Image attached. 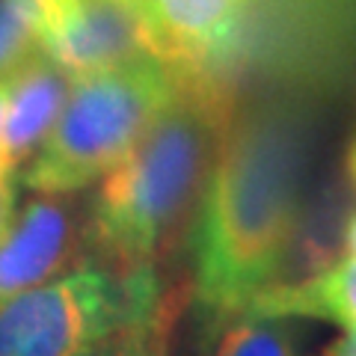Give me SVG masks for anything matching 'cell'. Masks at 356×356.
Instances as JSON below:
<instances>
[{"label": "cell", "instance_id": "8fae6325", "mask_svg": "<svg viewBox=\"0 0 356 356\" xmlns=\"http://www.w3.org/2000/svg\"><path fill=\"white\" fill-rule=\"evenodd\" d=\"M214 356H300L294 321L235 315L226 321Z\"/></svg>", "mask_w": 356, "mask_h": 356}, {"label": "cell", "instance_id": "2e32d148", "mask_svg": "<svg viewBox=\"0 0 356 356\" xmlns=\"http://www.w3.org/2000/svg\"><path fill=\"white\" fill-rule=\"evenodd\" d=\"M324 356H356V332H344L341 339L330 344Z\"/></svg>", "mask_w": 356, "mask_h": 356}, {"label": "cell", "instance_id": "5b68a950", "mask_svg": "<svg viewBox=\"0 0 356 356\" xmlns=\"http://www.w3.org/2000/svg\"><path fill=\"white\" fill-rule=\"evenodd\" d=\"M158 312L152 267H74L0 309V356H83Z\"/></svg>", "mask_w": 356, "mask_h": 356}, {"label": "cell", "instance_id": "ba28073f", "mask_svg": "<svg viewBox=\"0 0 356 356\" xmlns=\"http://www.w3.org/2000/svg\"><path fill=\"white\" fill-rule=\"evenodd\" d=\"M72 247V217L54 196H39L15 211L0 241V309L57 276Z\"/></svg>", "mask_w": 356, "mask_h": 356}, {"label": "cell", "instance_id": "7c38bea8", "mask_svg": "<svg viewBox=\"0 0 356 356\" xmlns=\"http://www.w3.org/2000/svg\"><path fill=\"white\" fill-rule=\"evenodd\" d=\"M42 51V21L30 0H0V81Z\"/></svg>", "mask_w": 356, "mask_h": 356}, {"label": "cell", "instance_id": "52a82bcc", "mask_svg": "<svg viewBox=\"0 0 356 356\" xmlns=\"http://www.w3.org/2000/svg\"><path fill=\"white\" fill-rule=\"evenodd\" d=\"M42 51L72 81H81L143 57L146 44L131 0H77L69 27Z\"/></svg>", "mask_w": 356, "mask_h": 356}, {"label": "cell", "instance_id": "e0dca14e", "mask_svg": "<svg viewBox=\"0 0 356 356\" xmlns=\"http://www.w3.org/2000/svg\"><path fill=\"white\" fill-rule=\"evenodd\" d=\"M341 243H344V250H348V255H356V211L341 226Z\"/></svg>", "mask_w": 356, "mask_h": 356}, {"label": "cell", "instance_id": "9a60e30c", "mask_svg": "<svg viewBox=\"0 0 356 356\" xmlns=\"http://www.w3.org/2000/svg\"><path fill=\"white\" fill-rule=\"evenodd\" d=\"M15 175H18L15 166L0 158V241H3V235L9 232L13 217H15V193H18Z\"/></svg>", "mask_w": 356, "mask_h": 356}, {"label": "cell", "instance_id": "30bf717a", "mask_svg": "<svg viewBox=\"0 0 356 356\" xmlns=\"http://www.w3.org/2000/svg\"><path fill=\"white\" fill-rule=\"evenodd\" d=\"M250 315L288 321H327L356 332V255L297 282H276L250 303Z\"/></svg>", "mask_w": 356, "mask_h": 356}, {"label": "cell", "instance_id": "277c9868", "mask_svg": "<svg viewBox=\"0 0 356 356\" xmlns=\"http://www.w3.org/2000/svg\"><path fill=\"white\" fill-rule=\"evenodd\" d=\"M175 92L178 83L170 69L149 54L72 81L57 125L27 161L24 184L42 196L74 193L92 184L137 146Z\"/></svg>", "mask_w": 356, "mask_h": 356}, {"label": "cell", "instance_id": "3957f363", "mask_svg": "<svg viewBox=\"0 0 356 356\" xmlns=\"http://www.w3.org/2000/svg\"><path fill=\"white\" fill-rule=\"evenodd\" d=\"M356 77V0H250L205 77L222 102L259 95H315Z\"/></svg>", "mask_w": 356, "mask_h": 356}, {"label": "cell", "instance_id": "6da1fadb", "mask_svg": "<svg viewBox=\"0 0 356 356\" xmlns=\"http://www.w3.org/2000/svg\"><path fill=\"white\" fill-rule=\"evenodd\" d=\"M312 119L294 95L238 98L196 222V303L214 324L280 282L303 217Z\"/></svg>", "mask_w": 356, "mask_h": 356}, {"label": "cell", "instance_id": "9c48e42d", "mask_svg": "<svg viewBox=\"0 0 356 356\" xmlns=\"http://www.w3.org/2000/svg\"><path fill=\"white\" fill-rule=\"evenodd\" d=\"M72 77L48 54L39 51L15 74L6 77V113L0 134V158L15 170L27 163L57 125L69 98Z\"/></svg>", "mask_w": 356, "mask_h": 356}, {"label": "cell", "instance_id": "8992f818", "mask_svg": "<svg viewBox=\"0 0 356 356\" xmlns=\"http://www.w3.org/2000/svg\"><path fill=\"white\" fill-rule=\"evenodd\" d=\"M250 0H134L146 54L178 83H193L214 65Z\"/></svg>", "mask_w": 356, "mask_h": 356}, {"label": "cell", "instance_id": "d6986e66", "mask_svg": "<svg viewBox=\"0 0 356 356\" xmlns=\"http://www.w3.org/2000/svg\"><path fill=\"white\" fill-rule=\"evenodd\" d=\"M3 113H6V81H0V134H3Z\"/></svg>", "mask_w": 356, "mask_h": 356}, {"label": "cell", "instance_id": "7a4b0ae2", "mask_svg": "<svg viewBox=\"0 0 356 356\" xmlns=\"http://www.w3.org/2000/svg\"><path fill=\"white\" fill-rule=\"evenodd\" d=\"M229 110L232 104L205 86L178 83L137 146L102 175L92 235L119 267L140 270L158 255L211 170Z\"/></svg>", "mask_w": 356, "mask_h": 356}, {"label": "cell", "instance_id": "ac0fdd59", "mask_svg": "<svg viewBox=\"0 0 356 356\" xmlns=\"http://www.w3.org/2000/svg\"><path fill=\"white\" fill-rule=\"evenodd\" d=\"M348 175H350V181L356 184V137H353L350 149H348Z\"/></svg>", "mask_w": 356, "mask_h": 356}, {"label": "cell", "instance_id": "5bb4252c", "mask_svg": "<svg viewBox=\"0 0 356 356\" xmlns=\"http://www.w3.org/2000/svg\"><path fill=\"white\" fill-rule=\"evenodd\" d=\"M30 3L36 6L39 21H42V48L69 27V21L77 9V0H30Z\"/></svg>", "mask_w": 356, "mask_h": 356}, {"label": "cell", "instance_id": "4fadbf2b", "mask_svg": "<svg viewBox=\"0 0 356 356\" xmlns=\"http://www.w3.org/2000/svg\"><path fill=\"white\" fill-rule=\"evenodd\" d=\"M83 356H163L158 315L113 332L110 339L95 344V348L86 350Z\"/></svg>", "mask_w": 356, "mask_h": 356}]
</instances>
